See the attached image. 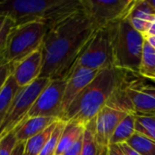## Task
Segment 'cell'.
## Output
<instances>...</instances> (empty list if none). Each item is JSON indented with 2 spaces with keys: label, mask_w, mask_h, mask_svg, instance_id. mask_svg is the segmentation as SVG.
<instances>
[{
  "label": "cell",
  "mask_w": 155,
  "mask_h": 155,
  "mask_svg": "<svg viewBox=\"0 0 155 155\" xmlns=\"http://www.w3.org/2000/svg\"><path fill=\"white\" fill-rule=\"evenodd\" d=\"M94 30L82 9L52 25L41 47L42 70L39 77L64 79Z\"/></svg>",
  "instance_id": "obj_1"
},
{
  "label": "cell",
  "mask_w": 155,
  "mask_h": 155,
  "mask_svg": "<svg viewBox=\"0 0 155 155\" xmlns=\"http://www.w3.org/2000/svg\"><path fill=\"white\" fill-rule=\"evenodd\" d=\"M129 74H132L114 66L98 71L92 82L71 103L60 120L73 121L85 126L124 84Z\"/></svg>",
  "instance_id": "obj_2"
},
{
  "label": "cell",
  "mask_w": 155,
  "mask_h": 155,
  "mask_svg": "<svg viewBox=\"0 0 155 155\" xmlns=\"http://www.w3.org/2000/svg\"><path fill=\"white\" fill-rule=\"evenodd\" d=\"M81 10L80 0H13L0 1V14L15 25L40 22L50 27Z\"/></svg>",
  "instance_id": "obj_3"
},
{
  "label": "cell",
  "mask_w": 155,
  "mask_h": 155,
  "mask_svg": "<svg viewBox=\"0 0 155 155\" xmlns=\"http://www.w3.org/2000/svg\"><path fill=\"white\" fill-rule=\"evenodd\" d=\"M113 66L139 76L145 38L124 18L108 25Z\"/></svg>",
  "instance_id": "obj_4"
},
{
  "label": "cell",
  "mask_w": 155,
  "mask_h": 155,
  "mask_svg": "<svg viewBox=\"0 0 155 155\" xmlns=\"http://www.w3.org/2000/svg\"><path fill=\"white\" fill-rule=\"evenodd\" d=\"M49 28L48 25L40 22L15 25L7 38L3 51L5 58L11 64H15L41 49Z\"/></svg>",
  "instance_id": "obj_5"
},
{
  "label": "cell",
  "mask_w": 155,
  "mask_h": 155,
  "mask_svg": "<svg viewBox=\"0 0 155 155\" xmlns=\"http://www.w3.org/2000/svg\"><path fill=\"white\" fill-rule=\"evenodd\" d=\"M49 82L50 79L39 77L32 84L18 90L1 124L0 140L14 132L25 120L33 104Z\"/></svg>",
  "instance_id": "obj_6"
},
{
  "label": "cell",
  "mask_w": 155,
  "mask_h": 155,
  "mask_svg": "<svg viewBox=\"0 0 155 155\" xmlns=\"http://www.w3.org/2000/svg\"><path fill=\"white\" fill-rule=\"evenodd\" d=\"M74 64L94 71L113 66L111 38L108 26L94 30Z\"/></svg>",
  "instance_id": "obj_7"
},
{
  "label": "cell",
  "mask_w": 155,
  "mask_h": 155,
  "mask_svg": "<svg viewBox=\"0 0 155 155\" xmlns=\"http://www.w3.org/2000/svg\"><path fill=\"white\" fill-rule=\"evenodd\" d=\"M81 9L95 29L124 19L134 0H80Z\"/></svg>",
  "instance_id": "obj_8"
},
{
  "label": "cell",
  "mask_w": 155,
  "mask_h": 155,
  "mask_svg": "<svg viewBox=\"0 0 155 155\" xmlns=\"http://www.w3.org/2000/svg\"><path fill=\"white\" fill-rule=\"evenodd\" d=\"M130 112L123 102L119 90H117L108 103L94 118V135L98 143L108 149L112 135L120 121Z\"/></svg>",
  "instance_id": "obj_9"
},
{
  "label": "cell",
  "mask_w": 155,
  "mask_h": 155,
  "mask_svg": "<svg viewBox=\"0 0 155 155\" xmlns=\"http://www.w3.org/2000/svg\"><path fill=\"white\" fill-rule=\"evenodd\" d=\"M123 102L134 114H155V85L141 79H128L120 88Z\"/></svg>",
  "instance_id": "obj_10"
},
{
  "label": "cell",
  "mask_w": 155,
  "mask_h": 155,
  "mask_svg": "<svg viewBox=\"0 0 155 155\" xmlns=\"http://www.w3.org/2000/svg\"><path fill=\"white\" fill-rule=\"evenodd\" d=\"M64 86V79L50 80L37 97L25 119L32 117H54L60 119Z\"/></svg>",
  "instance_id": "obj_11"
},
{
  "label": "cell",
  "mask_w": 155,
  "mask_h": 155,
  "mask_svg": "<svg viewBox=\"0 0 155 155\" xmlns=\"http://www.w3.org/2000/svg\"><path fill=\"white\" fill-rule=\"evenodd\" d=\"M97 73L98 71L87 69L76 64H74L72 66L64 78L65 86L63 95L60 119L62 118L71 103L84 90V88L92 82Z\"/></svg>",
  "instance_id": "obj_12"
},
{
  "label": "cell",
  "mask_w": 155,
  "mask_h": 155,
  "mask_svg": "<svg viewBox=\"0 0 155 155\" xmlns=\"http://www.w3.org/2000/svg\"><path fill=\"white\" fill-rule=\"evenodd\" d=\"M42 70L41 49L31 54L15 64H12V73L16 84L23 88L39 78Z\"/></svg>",
  "instance_id": "obj_13"
},
{
  "label": "cell",
  "mask_w": 155,
  "mask_h": 155,
  "mask_svg": "<svg viewBox=\"0 0 155 155\" xmlns=\"http://www.w3.org/2000/svg\"><path fill=\"white\" fill-rule=\"evenodd\" d=\"M154 17L155 11L148 4L147 0H134L125 18L135 30L143 35L150 22Z\"/></svg>",
  "instance_id": "obj_14"
},
{
  "label": "cell",
  "mask_w": 155,
  "mask_h": 155,
  "mask_svg": "<svg viewBox=\"0 0 155 155\" xmlns=\"http://www.w3.org/2000/svg\"><path fill=\"white\" fill-rule=\"evenodd\" d=\"M57 120L59 119L54 117H32L25 119L14 131L17 143H25Z\"/></svg>",
  "instance_id": "obj_15"
},
{
  "label": "cell",
  "mask_w": 155,
  "mask_h": 155,
  "mask_svg": "<svg viewBox=\"0 0 155 155\" xmlns=\"http://www.w3.org/2000/svg\"><path fill=\"white\" fill-rule=\"evenodd\" d=\"M84 126L76 122H65V126L61 134L55 155L64 154V153L84 134Z\"/></svg>",
  "instance_id": "obj_16"
},
{
  "label": "cell",
  "mask_w": 155,
  "mask_h": 155,
  "mask_svg": "<svg viewBox=\"0 0 155 155\" xmlns=\"http://www.w3.org/2000/svg\"><path fill=\"white\" fill-rule=\"evenodd\" d=\"M134 133H135L134 114L129 113L117 124L110 140V144H120V143H126Z\"/></svg>",
  "instance_id": "obj_17"
},
{
  "label": "cell",
  "mask_w": 155,
  "mask_h": 155,
  "mask_svg": "<svg viewBox=\"0 0 155 155\" xmlns=\"http://www.w3.org/2000/svg\"><path fill=\"white\" fill-rule=\"evenodd\" d=\"M57 121H55L53 124L48 126L46 129L42 131L41 133L37 134L36 135L33 136L29 140L25 143L24 148V155H40L42 150L44 149L45 143H47L48 139L50 138L53 131L54 130Z\"/></svg>",
  "instance_id": "obj_18"
},
{
  "label": "cell",
  "mask_w": 155,
  "mask_h": 155,
  "mask_svg": "<svg viewBox=\"0 0 155 155\" xmlns=\"http://www.w3.org/2000/svg\"><path fill=\"white\" fill-rule=\"evenodd\" d=\"M108 149L103 148L94 135V119L84 126L83 149L81 155H107Z\"/></svg>",
  "instance_id": "obj_19"
},
{
  "label": "cell",
  "mask_w": 155,
  "mask_h": 155,
  "mask_svg": "<svg viewBox=\"0 0 155 155\" xmlns=\"http://www.w3.org/2000/svg\"><path fill=\"white\" fill-rule=\"evenodd\" d=\"M19 89L13 75L10 74L0 90V119L4 120Z\"/></svg>",
  "instance_id": "obj_20"
},
{
  "label": "cell",
  "mask_w": 155,
  "mask_h": 155,
  "mask_svg": "<svg viewBox=\"0 0 155 155\" xmlns=\"http://www.w3.org/2000/svg\"><path fill=\"white\" fill-rule=\"evenodd\" d=\"M139 76L155 82V49L145 40L143 45Z\"/></svg>",
  "instance_id": "obj_21"
},
{
  "label": "cell",
  "mask_w": 155,
  "mask_h": 155,
  "mask_svg": "<svg viewBox=\"0 0 155 155\" xmlns=\"http://www.w3.org/2000/svg\"><path fill=\"white\" fill-rule=\"evenodd\" d=\"M133 149L142 155H155V141L135 132L126 142Z\"/></svg>",
  "instance_id": "obj_22"
},
{
  "label": "cell",
  "mask_w": 155,
  "mask_h": 155,
  "mask_svg": "<svg viewBox=\"0 0 155 155\" xmlns=\"http://www.w3.org/2000/svg\"><path fill=\"white\" fill-rule=\"evenodd\" d=\"M135 132L155 141V114H134Z\"/></svg>",
  "instance_id": "obj_23"
},
{
  "label": "cell",
  "mask_w": 155,
  "mask_h": 155,
  "mask_svg": "<svg viewBox=\"0 0 155 155\" xmlns=\"http://www.w3.org/2000/svg\"><path fill=\"white\" fill-rule=\"evenodd\" d=\"M64 126H65V122L59 119L54 130L53 131L50 138L45 143L40 155H55L56 149L59 143V140H60V137H61V134L63 133Z\"/></svg>",
  "instance_id": "obj_24"
},
{
  "label": "cell",
  "mask_w": 155,
  "mask_h": 155,
  "mask_svg": "<svg viewBox=\"0 0 155 155\" xmlns=\"http://www.w3.org/2000/svg\"><path fill=\"white\" fill-rule=\"evenodd\" d=\"M15 25V22L9 16L0 14V54L3 53L7 38Z\"/></svg>",
  "instance_id": "obj_25"
},
{
  "label": "cell",
  "mask_w": 155,
  "mask_h": 155,
  "mask_svg": "<svg viewBox=\"0 0 155 155\" xmlns=\"http://www.w3.org/2000/svg\"><path fill=\"white\" fill-rule=\"evenodd\" d=\"M16 144L17 141L15 133L8 134L0 140V155H11Z\"/></svg>",
  "instance_id": "obj_26"
},
{
  "label": "cell",
  "mask_w": 155,
  "mask_h": 155,
  "mask_svg": "<svg viewBox=\"0 0 155 155\" xmlns=\"http://www.w3.org/2000/svg\"><path fill=\"white\" fill-rule=\"evenodd\" d=\"M12 73V64L5 58L3 53L0 54V90Z\"/></svg>",
  "instance_id": "obj_27"
},
{
  "label": "cell",
  "mask_w": 155,
  "mask_h": 155,
  "mask_svg": "<svg viewBox=\"0 0 155 155\" xmlns=\"http://www.w3.org/2000/svg\"><path fill=\"white\" fill-rule=\"evenodd\" d=\"M83 140L84 134L81 135L64 153L63 155H81L83 149Z\"/></svg>",
  "instance_id": "obj_28"
},
{
  "label": "cell",
  "mask_w": 155,
  "mask_h": 155,
  "mask_svg": "<svg viewBox=\"0 0 155 155\" xmlns=\"http://www.w3.org/2000/svg\"><path fill=\"white\" fill-rule=\"evenodd\" d=\"M119 147L121 148V150L123 151V153H124V155H142L140 154L138 152H136L134 149H133L130 145H128L126 143H120L118 144Z\"/></svg>",
  "instance_id": "obj_29"
},
{
  "label": "cell",
  "mask_w": 155,
  "mask_h": 155,
  "mask_svg": "<svg viewBox=\"0 0 155 155\" xmlns=\"http://www.w3.org/2000/svg\"><path fill=\"white\" fill-rule=\"evenodd\" d=\"M107 155H124L118 144H110L108 147Z\"/></svg>",
  "instance_id": "obj_30"
},
{
  "label": "cell",
  "mask_w": 155,
  "mask_h": 155,
  "mask_svg": "<svg viewBox=\"0 0 155 155\" xmlns=\"http://www.w3.org/2000/svg\"><path fill=\"white\" fill-rule=\"evenodd\" d=\"M144 38L150 37V36H155V17L150 22L145 33L143 34Z\"/></svg>",
  "instance_id": "obj_31"
},
{
  "label": "cell",
  "mask_w": 155,
  "mask_h": 155,
  "mask_svg": "<svg viewBox=\"0 0 155 155\" xmlns=\"http://www.w3.org/2000/svg\"><path fill=\"white\" fill-rule=\"evenodd\" d=\"M25 143H17L11 155H24Z\"/></svg>",
  "instance_id": "obj_32"
},
{
  "label": "cell",
  "mask_w": 155,
  "mask_h": 155,
  "mask_svg": "<svg viewBox=\"0 0 155 155\" xmlns=\"http://www.w3.org/2000/svg\"><path fill=\"white\" fill-rule=\"evenodd\" d=\"M145 40L147 41V43L153 48L155 49V36H150V37H146Z\"/></svg>",
  "instance_id": "obj_33"
},
{
  "label": "cell",
  "mask_w": 155,
  "mask_h": 155,
  "mask_svg": "<svg viewBox=\"0 0 155 155\" xmlns=\"http://www.w3.org/2000/svg\"><path fill=\"white\" fill-rule=\"evenodd\" d=\"M147 2L152 6V8L155 11V0H147Z\"/></svg>",
  "instance_id": "obj_34"
},
{
  "label": "cell",
  "mask_w": 155,
  "mask_h": 155,
  "mask_svg": "<svg viewBox=\"0 0 155 155\" xmlns=\"http://www.w3.org/2000/svg\"><path fill=\"white\" fill-rule=\"evenodd\" d=\"M2 122H3V120H2V119H0V126H1V124H2Z\"/></svg>",
  "instance_id": "obj_35"
},
{
  "label": "cell",
  "mask_w": 155,
  "mask_h": 155,
  "mask_svg": "<svg viewBox=\"0 0 155 155\" xmlns=\"http://www.w3.org/2000/svg\"><path fill=\"white\" fill-rule=\"evenodd\" d=\"M61 155H63V154H61Z\"/></svg>",
  "instance_id": "obj_36"
}]
</instances>
